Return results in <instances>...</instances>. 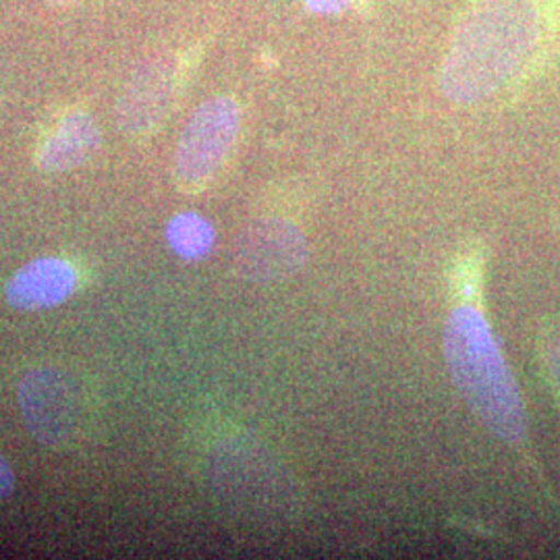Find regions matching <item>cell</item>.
I'll return each mask as SVG.
<instances>
[{
  "label": "cell",
  "mask_w": 560,
  "mask_h": 560,
  "mask_svg": "<svg viewBox=\"0 0 560 560\" xmlns=\"http://www.w3.org/2000/svg\"><path fill=\"white\" fill-rule=\"evenodd\" d=\"M550 32L548 0H476L442 60V94L469 106L517 80Z\"/></svg>",
  "instance_id": "1"
},
{
  "label": "cell",
  "mask_w": 560,
  "mask_h": 560,
  "mask_svg": "<svg viewBox=\"0 0 560 560\" xmlns=\"http://www.w3.org/2000/svg\"><path fill=\"white\" fill-rule=\"evenodd\" d=\"M78 270L62 258L46 256L23 264L4 284V301L15 312L57 307L78 291Z\"/></svg>",
  "instance_id": "7"
},
{
  "label": "cell",
  "mask_w": 560,
  "mask_h": 560,
  "mask_svg": "<svg viewBox=\"0 0 560 560\" xmlns=\"http://www.w3.org/2000/svg\"><path fill=\"white\" fill-rule=\"evenodd\" d=\"M177 92V65L168 57H150L125 81L117 102L119 127L131 138L154 133L171 113Z\"/></svg>",
  "instance_id": "5"
},
{
  "label": "cell",
  "mask_w": 560,
  "mask_h": 560,
  "mask_svg": "<svg viewBox=\"0 0 560 560\" xmlns=\"http://www.w3.org/2000/svg\"><path fill=\"white\" fill-rule=\"evenodd\" d=\"M544 358H546V365H548V370L552 374V381L557 382L560 386V330L546 337Z\"/></svg>",
  "instance_id": "10"
},
{
  "label": "cell",
  "mask_w": 560,
  "mask_h": 560,
  "mask_svg": "<svg viewBox=\"0 0 560 560\" xmlns=\"http://www.w3.org/2000/svg\"><path fill=\"white\" fill-rule=\"evenodd\" d=\"M444 353L453 384L476 418L502 442H523L525 411L517 382L478 310L459 307L451 314Z\"/></svg>",
  "instance_id": "2"
},
{
  "label": "cell",
  "mask_w": 560,
  "mask_h": 560,
  "mask_svg": "<svg viewBox=\"0 0 560 560\" xmlns=\"http://www.w3.org/2000/svg\"><path fill=\"white\" fill-rule=\"evenodd\" d=\"M166 240L171 249L185 260H200L214 243V229L196 212L177 214L166 226Z\"/></svg>",
  "instance_id": "9"
},
{
  "label": "cell",
  "mask_w": 560,
  "mask_h": 560,
  "mask_svg": "<svg viewBox=\"0 0 560 560\" xmlns=\"http://www.w3.org/2000/svg\"><path fill=\"white\" fill-rule=\"evenodd\" d=\"M102 143L101 127L88 110H69L42 140L36 164L42 173H71L92 161Z\"/></svg>",
  "instance_id": "8"
},
{
  "label": "cell",
  "mask_w": 560,
  "mask_h": 560,
  "mask_svg": "<svg viewBox=\"0 0 560 560\" xmlns=\"http://www.w3.org/2000/svg\"><path fill=\"white\" fill-rule=\"evenodd\" d=\"M241 131V108L229 96L200 104L180 131L173 175L180 191L201 194L231 159Z\"/></svg>",
  "instance_id": "4"
},
{
  "label": "cell",
  "mask_w": 560,
  "mask_h": 560,
  "mask_svg": "<svg viewBox=\"0 0 560 560\" xmlns=\"http://www.w3.org/2000/svg\"><path fill=\"white\" fill-rule=\"evenodd\" d=\"M50 2H65V0H50Z\"/></svg>",
  "instance_id": "13"
},
{
  "label": "cell",
  "mask_w": 560,
  "mask_h": 560,
  "mask_svg": "<svg viewBox=\"0 0 560 560\" xmlns=\"http://www.w3.org/2000/svg\"><path fill=\"white\" fill-rule=\"evenodd\" d=\"M18 400L27 432L48 448H73L90 430V395L80 376L62 365L30 370L18 386Z\"/></svg>",
  "instance_id": "3"
},
{
  "label": "cell",
  "mask_w": 560,
  "mask_h": 560,
  "mask_svg": "<svg viewBox=\"0 0 560 560\" xmlns=\"http://www.w3.org/2000/svg\"><path fill=\"white\" fill-rule=\"evenodd\" d=\"M355 0H303L305 9L314 15H340L345 13Z\"/></svg>",
  "instance_id": "11"
},
{
  "label": "cell",
  "mask_w": 560,
  "mask_h": 560,
  "mask_svg": "<svg viewBox=\"0 0 560 560\" xmlns=\"http://www.w3.org/2000/svg\"><path fill=\"white\" fill-rule=\"evenodd\" d=\"M15 490V474L9 460L0 455V502L7 501Z\"/></svg>",
  "instance_id": "12"
},
{
  "label": "cell",
  "mask_w": 560,
  "mask_h": 560,
  "mask_svg": "<svg viewBox=\"0 0 560 560\" xmlns=\"http://www.w3.org/2000/svg\"><path fill=\"white\" fill-rule=\"evenodd\" d=\"M307 256L305 240L291 222H252L235 243V268L243 279L280 280L298 272Z\"/></svg>",
  "instance_id": "6"
}]
</instances>
